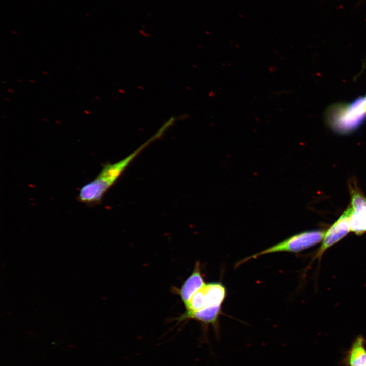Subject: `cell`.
<instances>
[{
    "instance_id": "cell-17",
    "label": "cell",
    "mask_w": 366,
    "mask_h": 366,
    "mask_svg": "<svg viewBox=\"0 0 366 366\" xmlns=\"http://www.w3.org/2000/svg\"><path fill=\"white\" fill-rule=\"evenodd\" d=\"M95 98H97V99H99V98L97 97H95Z\"/></svg>"
},
{
    "instance_id": "cell-9",
    "label": "cell",
    "mask_w": 366,
    "mask_h": 366,
    "mask_svg": "<svg viewBox=\"0 0 366 366\" xmlns=\"http://www.w3.org/2000/svg\"><path fill=\"white\" fill-rule=\"evenodd\" d=\"M204 290L207 306H222L226 296V289L220 282H211L203 287Z\"/></svg>"
},
{
    "instance_id": "cell-11",
    "label": "cell",
    "mask_w": 366,
    "mask_h": 366,
    "mask_svg": "<svg viewBox=\"0 0 366 366\" xmlns=\"http://www.w3.org/2000/svg\"><path fill=\"white\" fill-rule=\"evenodd\" d=\"M84 112L87 114H88V115L90 114V112L88 110H85Z\"/></svg>"
},
{
    "instance_id": "cell-13",
    "label": "cell",
    "mask_w": 366,
    "mask_h": 366,
    "mask_svg": "<svg viewBox=\"0 0 366 366\" xmlns=\"http://www.w3.org/2000/svg\"><path fill=\"white\" fill-rule=\"evenodd\" d=\"M8 91L10 92H12V93L13 92V90L12 89H8Z\"/></svg>"
},
{
    "instance_id": "cell-3",
    "label": "cell",
    "mask_w": 366,
    "mask_h": 366,
    "mask_svg": "<svg viewBox=\"0 0 366 366\" xmlns=\"http://www.w3.org/2000/svg\"><path fill=\"white\" fill-rule=\"evenodd\" d=\"M326 232L320 230H313L302 232L293 235L287 239L260 252L255 253L239 261V266L251 259L259 256L278 252L298 253L320 242L324 238Z\"/></svg>"
},
{
    "instance_id": "cell-18",
    "label": "cell",
    "mask_w": 366,
    "mask_h": 366,
    "mask_svg": "<svg viewBox=\"0 0 366 366\" xmlns=\"http://www.w3.org/2000/svg\"><path fill=\"white\" fill-rule=\"evenodd\" d=\"M43 120H47L46 119H44V118L43 119Z\"/></svg>"
},
{
    "instance_id": "cell-15",
    "label": "cell",
    "mask_w": 366,
    "mask_h": 366,
    "mask_svg": "<svg viewBox=\"0 0 366 366\" xmlns=\"http://www.w3.org/2000/svg\"><path fill=\"white\" fill-rule=\"evenodd\" d=\"M17 81H18V82H22V81L21 80L18 79Z\"/></svg>"
},
{
    "instance_id": "cell-10",
    "label": "cell",
    "mask_w": 366,
    "mask_h": 366,
    "mask_svg": "<svg viewBox=\"0 0 366 366\" xmlns=\"http://www.w3.org/2000/svg\"><path fill=\"white\" fill-rule=\"evenodd\" d=\"M203 287L191 297L185 306L186 312H195L207 307L206 297Z\"/></svg>"
},
{
    "instance_id": "cell-8",
    "label": "cell",
    "mask_w": 366,
    "mask_h": 366,
    "mask_svg": "<svg viewBox=\"0 0 366 366\" xmlns=\"http://www.w3.org/2000/svg\"><path fill=\"white\" fill-rule=\"evenodd\" d=\"M342 366H366V340L359 335L352 342L340 362Z\"/></svg>"
},
{
    "instance_id": "cell-7",
    "label": "cell",
    "mask_w": 366,
    "mask_h": 366,
    "mask_svg": "<svg viewBox=\"0 0 366 366\" xmlns=\"http://www.w3.org/2000/svg\"><path fill=\"white\" fill-rule=\"evenodd\" d=\"M205 284L200 262L197 261L192 273L185 280L182 286L179 288L174 287L172 290L180 297L185 307L193 295Z\"/></svg>"
},
{
    "instance_id": "cell-16",
    "label": "cell",
    "mask_w": 366,
    "mask_h": 366,
    "mask_svg": "<svg viewBox=\"0 0 366 366\" xmlns=\"http://www.w3.org/2000/svg\"><path fill=\"white\" fill-rule=\"evenodd\" d=\"M4 99H5V100H9V99H8V98H6V97H4Z\"/></svg>"
},
{
    "instance_id": "cell-12",
    "label": "cell",
    "mask_w": 366,
    "mask_h": 366,
    "mask_svg": "<svg viewBox=\"0 0 366 366\" xmlns=\"http://www.w3.org/2000/svg\"><path fill=\"white\" fill-rule=\"evenodd\" d=\"M42 73H43V74H46V75H48V73H47V72H45V71H43Z\"/></svg>"
},
{
    "instance_id": "cell-1",
    "label": "cell",
    "mask_w": 366,
    "mask_h": 366,
    "mask_svg": "<svg viewBox=\"0 0 366 366\" xmlns=\"http://www.w3.org/2000/svg\"><path fill=\"white\" fill-rule=\"evenodd\" d=\"M156 138L154 136L122 160L114 163L105 164L96 178L81 188L78 200L90 206L101 203L105 193L116 181L130 163Z\"/></svg>"
},
{
    "instance_id": "cell-14",
    "label": "cell",
    "mask_w": 366,
    "mask_h": 366,
    "mask_svg": "<svg viewBox=\"0 0 366 366\" xmlns=\"http://www.w3.org/2000/svg\"><path fill=\"white\" fill-rule=\"evenodd\" d=\"M29 81L31 82H33V83H36V81H35L33 80H30Z\"/></svg>"
},
{
    "instance_id": "cell-6",
    "label": "cell",
    "mask_w": 366,
    "mask_h": 366,
    "mask_svg": "<svg viewBox=\"0 0 366 366\" xmlns=\"http://www.w3.org/2000/svg\"><path fill=\"white\" fill-rule=\"evenodd\" d=\"M350 192V230L360 235L366 232V197L354 186H351Z\"/></svg>"
},
{
    "instance_id": "cell-5",
    "label": "cell",
    "mask_w": 366,
    "mask_h": 366,
    "mask_svg": "<svg viewBox=\"0 0 366 366\" xmlns=\"http://www.w3.org/2000/svg\"><path fill=\"white\" fill-rule=\"evenodd\" d=\"M351 207L348 208L326 232L321 246L315 257L320 258L329 247L345 236L350 230Z\"/></svg>"
},
{
    "instance_id": "cell-2",
    "label": "cell",
    "mask_w": 366,
    "mask_h": 366,
    "mask_svg": "<svg viewBox=\"0 0 366 366\" xmlns=\"http://www.w3.org/2000/svg\"><path fill=\"white\" fill-rule=\"evenodd\" d=\"M326 117L332 128L341 134L356 129L366 118V94L349 103L334 105Z\"/></svg>"
},
{
    "instance_id": "cell-4",
    "label": "cell",
    "mask_w": 366,
    "mask_h": 366,
    "mask_svg": "<svg viewBox=\"0 0 366 366\" xmlns=\"http://www.w3.org/2000/svg\"><path fill=\"white\" fill-rule=\"evenodd\" d=\"M221 314V306H207L195 312L185 311L174 320H176L178 323L190 319L199 322L203 331L201 342L208 343L207 332L209 325L212 326L217 338L219 337V318Z\"/></svg>"
}]
</instances>
